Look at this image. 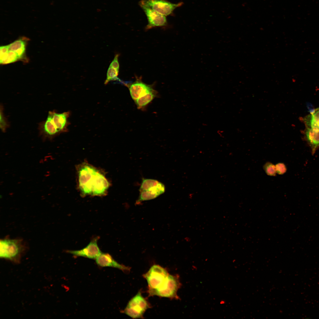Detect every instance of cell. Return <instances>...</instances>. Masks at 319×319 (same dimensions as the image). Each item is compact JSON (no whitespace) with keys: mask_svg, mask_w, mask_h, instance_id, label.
I'll use <instances>...</instances> for the list:
<instances>
[{"mask_svg":"<svg viewBox=\"0 0 319 319\" xmlns=\"http://www.w3.org/2000/svg\"><path fill=\"white\" fill-rule=\"evenodd\" d=\"M77 172L79 187L83 195L101 196L106 193L109 183L99 170L84 163L78 166Z\"/></svg>","mask_w":319,"mask_h":319,"instance_id":"cell-1","label":"cell"},{"mask_svg":"<svg viewBox=\"0 0 319 319\" xmlns=\"http://www.w3.org/2000/svg\"><path fill=\"white\" fill-rule=\"evenodd\" d=\"M69 112L58 113L49 111L46 119L40 123L38 129L43 139L52 140L60 133L66 132L69 125Z\"/></svg>","mask_w":319,"mask_h":319,"instance_id":"cell-2","label":"cell"},{"mask_svg":"<svg viewBox=\"0 0 319 319\" xmlns=\"http://www.w3.org/2000/svg\"><path fill=\"white\" fill-rule=\"evenodd\" d=\"M0 257L16 264L20 262L26 246L21 239L5 238L0 241Z\"/></svg>","mask_w":319,"mask_h":319,"instance_id":"cell-3","label":"cell"},{"mask_svg":"<svg viewBox=\"0 0 319 319\" xmlns=\"http://www.w3.org/2000/svg\"><path fill=\"white\" fill-rule=\"evenodd\" d=\"M165 191L164 185L158 180L151 179L143 178L139 188V196L137 203L154 198Z\"/></svg>","mask_w":319,"mask_h":319,"instance_id":"cell-4","label":"cell"},{"mask_svg":"<svg viewBox=\"0 0 319 319\" xmlns=\"http://www.w3.org/2000/svg\"><path fill=\"white\" fill-rule=\"evenodd\" d=\"M169 274L167 270L159 265H153L143 275L148 286V293L155 290L166 282Z\"/></svg>","mask_w":319,"mask_h":319,"instance_id":"cell-5","label":"cell"},{"mask_svg":"<svg viewBox=\"0 0 319 319\" xmlns=\"http://www.w3.org/2000/svg\"><path fill=\"white\" fill-rule=\"evenodd\" d=\"M149 307L148 303L139 291L129 300L123 312L133 318H142Z\"/></svg>","mask_w":319,"mask_h":319,"instance_id":"cell-6","label":"cell"},{"mask_svg":"<svg viewBox=\"0 0 319 319\" xmlns=\"http://www.w3.org/2000/svg\"><path fill=\"white\" fill-rule=\"evenodd\" d=\"M181 286L179 276L169 274L165 284L158 289L149 293V295L178 299L177 293Z\"/></svg>","mask_w":319,"mask_h":319,"instance_id":"cell-7","label":"cell"},{"mask_svg":"<svg viewBox=\"0 0 319 319\" xmlns=\"http://www.w3.org/2000/svg\"><path fill=\"white\" fill-rule=\"evenodd\" d=\"M139 4L140 6L148 7L166 17L172 14L175 9L182 6L183 3H173L166 0H141Z\"/></svg>","mask_w":319,"mask_h":319,"instance_id":"cell-8","label":"cell"},{"mask_svg":"<svg viewBox=\"0 0 319 319\" xmlns=\"http://www.w3.org/2000/svg\"><path fill=\"white\" fill-rule=\"evenodd\" d=\"M148 20L146 29L149 30L153 27L166 25L167 21L166 16L161 14L152 9L144 6H141Z\"/></svg>","mask_w":319,"mask_h":319,"instance_id":"cell-9","label":"cell"},{"mask_svg":"<svg viewBox=\"0 0 319 319\" xmlns=\"http://www.w3.org/2000/svg\"><path fill=\"white\" fill-rule=\"evenodd\" d=\"M67 252L75 256L92 259H95L102 253L98 246L97 238L93 240L86 247L81 249L68 250Z\"/></svg>","mask_w":319,"mask_h":319,"instance_id":"cell-10","label":"cell"},{"mask_svg":"<svg viewBox=\"0 0 319 319\" xmlns=\"http://www.w3.org/2000/svg\"><path fill=\"white\" fill-rule=\"evenodd\" d=\"M123 84L128 87L131 96L134 101L141 96L153 89L151 85H148L138 79L135 82L130 84L124 82Z\"/></svg>","mask_w":319,"mask_h":319,"instance_id":"cell-11","label":"cell"},{"mask_svg":"<svg viewBox=\"0 0 319 319\" xmlns=\"http://www.w3.org/2000/svg\"><path fill=\"white\" fill-rule=\"evenodd\" d=\"M97 264L102 267H111L123 271H128L130 268L115 261L109 254L102 253L95 259Z\"/></svg>","mask_w":319,"mask_h":319,"instance_id":"cell-12","label":"cell"},{"mask_svg":"<svg viewBox=\"0 0 319 319\" xmlns=\"http://www.w3.org/2000/svg\"><path fill=\"white\" fill-rule=\"evenodd\" d=\"M28 40V39L23 37L7 45L8 49L15 52L20 60L24 62L28 61L26 55V48Z\"/></svg>","mask_w":319,"mask_h":319,"instance_id":"cell-13","label":"cell"},{"mask_svg":"<svg viewBox=\"0 0 319 319\" xmlns=\"http://www.w3.org/2000/svg\"><path fill=\"white\" fill-rule=\"evenodd\" d=\"M305 139L311 149L312 154H315L319 148V129L306 127L305 131Z\"/></svg>","mask_w":319,"mask_h":319,"instance_id":"cell-14","label":"cell"},{"mask_svg":"<svg viewBox=\"0 0 319 319\" xmlns=\"http://www.w3.org/2000/svg\"><path fill=\"white\" fill-rule=\"evenodd\" d=\"M20 58L14 51L8 49L7 45L0 47V63L6 64L20 61Z\"/></svg>","mask_w":319,"mask_h":319,"instance_id":"cell-15","label":"cell"},{"mask_svg":"<svg viewBox=\"0 0 319 319\" xmlns=\"http://www.w3.org/2000/svg\"><path fill=\"white\" fill-rule=\"evenodd\" d=\"M306 127L319 129V109L317 108L303 119Z\"/></svg>","mask_w":319,"mask_h":319,"instance_id":"cell-16","label":"cell"},{"mask_svg":"<svg viewBox=\"0 0 319 319\" xmlns=\"http://www.w3.org/2000/svg\"><path fill=\"white\" fill-rule=\"evenodd\" d=\"M156 95V91L153 89L141 96L135 101L137 108L140 109L146 106Z\"/></svg>","mask_w":319,"mask_h":319,"instance_id":"cell-17","label":"cell"},{"mask_svg":"<svg viewBox=\"0 0 319 319\" xmlns=\"http://www.w3.org/2000/svg\"><path fill=\"white\" fill-rule=\"evenodd\" d=\"M118 73L119 71L109 66L107 70L106 78L104 84H107L111 81L116 80L122 83L123 82L118 77Z\"/></svg>","mask_w":319,"mask_h":319,"instance_id":"cell-18","label":"cell"},{"mask_svg":"<svg viewBox=\"0 0 319 319\" xmlns=\"http://www.w3.org/2000/svg\"><path fill=\"white\" fill-rule=\"evenodd\" d=\"M3 109L2 107L1 106L0 127L2 131L4 132L6 128L9 127V124L6 118L4 115Z\"/></svg>","mask_w":319,"mask_h":319,"instance_id":"cell-19","label":"cell"},{"mask_svg":"<svg viewBox=\"0 0 319 319\" xmlns=\"http://www.w3.org/2000/svg\"><path fill=\"white\" fill-rule=\"evenodd\" d=\"M263 168L266 174L269 175L273 176L276 173V167L270 162L266 163L264 166Z\"/></svg>","mask_w":319,"mask_h":319,"instance_id":"cell-20","label":"cell"},{"mask_svg":"<svg viewBox=\"0 0 319 319\" xmlns=\"http://www.w3.org/2000/svg\"><path fill=\"white\" fill-rule=\"evenodd\" d=\"M276 172L279 174H283L287 170L286 166L283 163H279L275 166Z\"/></svg>","mask_w":319,"mask_h":319,"instance_id":"cell-21","label":"cell"},{"mask_svg":"<svg viewBox=\"0 0 319 319\" xmlns=\"http://www.w3.org/2000/svg\"><path fill=\"white\" fill-rule=\"evenodd\" d=\"M119 56V54H116L115 55L113 59L109 66L118 71H119V64L118 60Z\"/></svg>","mask_w":319,"mask_h":319,"instance_id":"cell-22","label":"cell"},{"mask_svg":"<svg viewBox=\"0 0 319 319\" xmlns=\"http://www.w3.org/2000/svg\"><path fill=\"white\" fill-rule=\"evenodd\" d=\"M224 132V131L222 130H218L217 131V133L218 135H219L220 136L222 137L223 136Z\"/></svg>","mask_w":319,"mask_h":319,"instance_id":"cell-23","label":"cell"},{"mask_svg":"<svg viewBox=\"0 0 319 319\" xmlns=\"http://www.w3.org/2000/svg\"><path fill=\"white\" fill-rule=\"evenodd\" d=\"M318 109H319V108H318Z\"/></svg>","mask_w":319,"mask_h":319,"instance_id":"cell-24","label":"cell"}]
</instances>
